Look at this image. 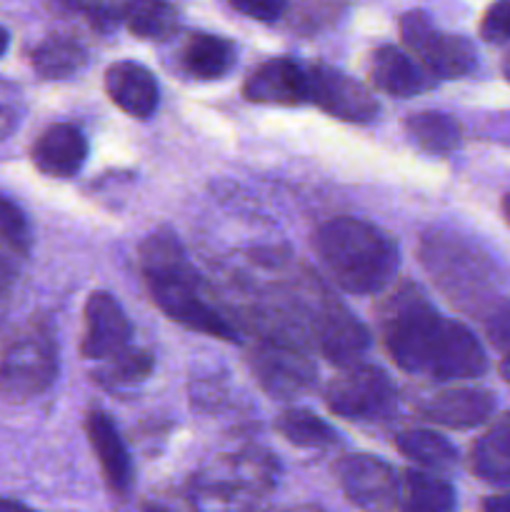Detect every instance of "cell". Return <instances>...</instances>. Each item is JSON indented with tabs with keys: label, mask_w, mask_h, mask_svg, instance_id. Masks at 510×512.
Listing matches in <instances>:
<instances>
[{
	"label": "cell",
	"mask_w": 510,
	"mask_h": 512,
	"mask_svg": "<svg viewBox=\"0 0 510 512\" xmlns=\"http://www.w3.org/2000/svg\"><path fill=\"white\" fill-rule=\"evenodd\" d=\"M85 435H88L90 448L98 458L100 473H103L108 488L118 495L128 493L130 480H133V465H130L128 448H125L123 438H120L118 428L108 418V413L98 408L90 410L85 415Z\"/></svg>",
	"instance_id": "19"
},
{
	"label": "cell",
	"mask_w": 510,
	"mask_h": 512,
	"mask_svg": "<svg viewBox=\"0 0 510 512\" xmlns=\"http://www.w3.org/2000/svg\"><path fill=\"white\" fill-rule=\"evenodd\" d=\"M380 338L400 370L460 383L488 370V358L473 330L443 318L415 285L395 290L380 308Z\"/></svg>",
	"instance_id": "1"
},
{
	"label": "cell",
	"mask_w": 510,
	"mask_h": 512,
	"mask_svg": "<svg viewBox=\"0 0 510 512\" xmlns=\"http://www.w3.org/2000/svg\"><path fill=\"white\" fill-rule=\"evenodd\" d=\"M405 130L420 150L430 155H450L460 148V125L438 110H420L405 118Z\"/></svg>",
	"instance_id": "26"
},
{
	"label": "cell",
	"mask_w": 510,
	"mask_h": 512,
	"mask_svg": "<svg viewBox=\"0 0 510 512\" xmlns=\"http://www.w3.org/2000/svg\"><path fill=\"white\" fill-rule=\"evenodd\" d=\"M143 512H173L160 503H143Z\"/></svg>",
	"instance_id": "41"
},
{
	"label": "cell",
	"mask_w": 510,
	"mask_h": 512,
	"mask_svg": "<svg viewBox=\"0 0 510 512\" xmlns=\"http://www.w3.org/2000/svg\"><path fill=\"white\" fill-rule=\"evenodd\" d=\"M230 8L260 23H275L288 13V0H230Z\"/></svg>",
	"instance_id": "34"
},
{
	"label": "cell",
	"mask_w": 510,
	"mask_h": 512,
	"mask_svg": "<svg viewBox=\"0 0 510 512\" xmlns=\"http://www.w3.org/2000/svg\"><path fill=\"white\" fill-rule=\"evenodd\" d=\"M503 75H505V80L510 83V50L505 53V58H503Z\"/></svg>",
	"instance_id": "44"
},
{
	"label": "cell",
	"mask_w": 510,
	"mask_h": 512,
	"mask_svg": "<svg viewBox=\"0 0 510 512\" xmlns=\"http://www.w3.org/2000/svg\"><path fill=\"white\" fill-rule=\"evenodd\" d=\"M315 253L338 288L350 295H375L393 283L400 255L385 230L363 218H330L315 230Z\"/></svg>",
	"instance_id": "3"
},
{
	"label": "cell",
	"mask_w": 510,
	"mask_h": 512,
	"mask_svg": "<svg viewBox=\"0 0 510 512\" xmlns=\"http://www.w3.org/2000/svg\"><path fill=\"white\" fill-rule=\"evenodd\" d=\"M400 38L408 53L433 75L435 80H453L470 75L478 65L473 43L463 35L443 33L423 10L400 15Z\"/></svg>",
	"instance_id": "6"
},
{
	"label": "cell",
	"mask_w": 510,
	"mask_h": 512,
	"mask_svg": "<svg viewBox=\"0 0 510 512\" xmlns=\"http://www.w3.org/2000/svg\"><path fill=\"white\" fill-rule=\"evenodd\" d=\"M283 512H323V510L315 508V505H300V508H290V510H283Z\"/></svg>",
	"instance_id": "43"
},
{
	"label": "cell",
	"mask_w": 510,
	"mask_h": 512,
	"mask_svg": "<svg viewBox=\"0 0 510 512\" xmlns=\"http://www.w3.org/2000/svg\"><path fill=\"white\" fill-rule=\"evenodd\" d=\"M35 168L50 178H73L88 160V140L83 130L70 123H55L45 128L35 140L33 150Z\"/></svg>",
	"instance_id": "18"
},
{
	"label": "cell",
	"mask_w": 510,
	"mask_h": 512,
	"mask_svg": "<svg viewBox=\"0 0 510 512\" xmlns=\"http://www.w3.org/2000/svg\"><path fill=\"white\" fill-rule=\"evenodd\" d=\"M500 210H503V218H505V223L510 225V193L505 195V198H503V203H500Z\"/></svg>",
	"instance_id": "42"
},
{
	"label": "cell",
	"mask_w": 510,
	"mask_h": 512,
	"mask_svg": "<svg viewBox=\"0 0 510 512\" xmlns=\"http://www.w3.org/2000/svg\"><path fill=\"white\" fill-rule=\"evenodd\" d=\"M348 5L350 0H298L293 8H288L285 20L293 33L318 35L338 25L348 13Z\"/></svg>",
	"instance_id": "29"
},
{
	"label": "cell",
	"mask_w": 510,
	"mask_h": 512,
	"mask_svg": "<svg viewBox=\"0 0 510 512\" xmlns=\"http://www.w3.org/2000/svg\"><path fill=\"white\" fill-rule=\"evenodd\" d=\"M278 483V460L258 445L218 455L195 470L185 498L193 512H255Z\"/></svg>",
	"instance_id": "4"
},
{
	"label": "cell",
	"mask_w": 510,
	"mask_h": 512,
	"mask_svg": "<svg viewBox=\"0 0 510 512\" xmlns=\"http://www.w3.org/2000/svg\"><path fill=\"white\" fill-rule=\"evenodd\" d=\"M370 80L375 88L393 98H413L435 85V78L403 48L380 45L370 55Z\"/></svg>",
	"instance_id": "17"
},
{
	"label": "cell",
	"mask_w": 510,
	"mask_h": 512,
	"mask_svg": "<svg viewBox=\"0 0 510 512\" xmlns=\"http://www.w3.org/2000/svg\"><path fill=\"white\" fill-rule=\"evenodd\" d=\"M243 98L258 105H295L310 103L308 68L293 58H270L250 70L243 83Z\"/></svg>",
	"instance_id": "14"
},
{
	"label": "cell",
	"mask_w": 510,
	"mask_h": 512,
	"mask_svg": "<svg viewBox=\"0 0 510 512\" xmlns=\"http://www.w3.org/2000/svg\"><path fill=\"white\" fill-rule=\"evenodd\" d=\"M60 3L103 33L113 30L123 20L125 0H60Z\"/></svg>",
	"instance_id": "31"
},
{
	"label": "cell",
	"mask_w": 510,
	"mask_h": 512,
	"mask_svg": "<svg viewBox=\"0 0 510 512\" xmlns=\"http://www.w3.org/2000/svg\"><path fill=\"white\" fill-rule=\"evenodd\" d=\"M493 410L495 395L490 390L470 388V385L438 390L418 403L420 418L450 430H470L475 425H483L485 420H490Z\"/></svg>",
	"instance_id": "15"
},
{
	"label": "cell",
	"mask_w": 510,
	"mask_h": 512,
	"mask_svg": "<svg viewBox=\"0 0 510 512\" xmlns=\"http://www.w3.org/2000/svg\"><path fill=\"white\" fill-rule=\"evenodd\" d=\"M308 85L310 103L345 123L365 125L375 120L380 110L375 95L360 80L350 78L348 73L333 65H308Z\"/></svg>",
	"instance_id": "12"
},
{
	"label": "cell",
	"mask_w": 510,
	"mask_h": 512,
	"mask_svg": "<svg viewBox=\"0 0 510 512\" xmlns=\"http://www.w3.org/2000/svg\"><path fill=\"white\" fill-rule=\"evenodd\" d=\"M25 113L23 90L13 80L0 78V140L8 138L20 125Z\"/></svg>",
	"instance_id": "32"
},
{
	"label": "cell",
	"mask_w": 510,
	"mask_h": 512,
	"mask_svg": "<svg viewBox=\"0 0 510 512\" xmlns=\"http://www.w3.org/2000/svg\"><path fill=\"white\" fill-rule=\"evenodd\" d=\"M140 273L155 305L173 323L220 340H240V330L218 303L208 298V288L190 265L183 245L168 230L148 235L140 245Z\"/></svg>",
	"instance_id": "2"
},
{
	"label": "cell",
	"mask_w": 510,
	"mask_h": 512,
	"mask_svg": "<svg viewBox=\"0 0 510 512\" xmlns=\"http://www.w3.org/2000/svg\"><path fill=\"white\" fill-rule=\"evenodd\" d=\"M480 38L490 45L510 43V0H495L480 20Z\"/></svg>",
	"instance_id": "33"
},
{
	"label": "cell",
	"mask_w": 510,
	"mask_h": 512,
	"mask_svg": "<svg viewBox=\"0 0 510 512\" xmlns=\"http://www.w3.org/2000/svg\"><path fill=\"white\" fill-rule=\"evenodd\" d=\"M8 45H10V33L3 28V25H0V58H3V55H5Z\"/></svg>",
	"instance_id": "39"
},
{
	"label": "cell",
	"mask_w": 510,
	"mask_h": 512,
	"mask_svg": "<svg viewBox=\"0 0 510 512\" xmlns=\"http://www.w3.org/2000/svg\"><path fill=\"white\" fill-rule=\"evenodd\" d=\"M335 478L348 503L358 510H398L400 478L385 460L373 458V455H345L335 463Z\"/></svg>",
	"instance_id": "10"
},
{
	"label": "cell",
	"mask_w": 510,
	"mask_h": 512,
	"mask_svg": "<svg viewBox=\"0 0 510 512\" xmlns=\"http://www.w3.org/2000/svg\"><path fill=\"white\" fill-rule=\"evenodd\" d=\"M470 470L490 485H510V413L488 425L470 450Z\"/></svg>",
	"instance_id": "20"
},
{
	"label": "cell",
	"mask_w": 510,
	"mask_h": 512,
	"mask_svg": "<svg viewBox=\"0 0 510 512\" xmlns=\"http://www.w3.org/2000/svg\"><path fill=\"white\" fill-rule=\"evenodd\" d=\"M13 283H15V265H13V260L5 255L3 245H0V320H3L5 310H8L10 293H13Z\"/></svg>",
	"instance_id": "36"
},
{
	"label": "cell",
	"mask_w": 510,
	"mask_h": 512,
	"mask_svg": "<svg viewBox=\"0 0 510 512\" xmlns=\"http://www.w3.org/2000/svg\"><path fill=\"white\" fill-rule=\"evenodd\" d=\"M0 512H35L28 505L18 503V500H10V498H0Z\"/></svg>",
	"instance_id": "38"
},
{
	"label": "cell",
	"mask_w": 510,
	"mask_h": 512,
	"mask_svg": "<svg viewBox=\"0 0 510 512\" xmlns=\"http://www.w3.org/2000/svg\"><path fill=\"white\" fill-rule=\"evenodd\" d=\"M153 365V355L128 345L125 350L115 353L113 358L103 360V365L93 373V380L105 390L135 388L153 373Z\"/></svg>",
	"instance_id": "28"
},
{
	"label": "cell",
	"mask_w": 510,
	"mask_h": 512,
	"mask_svg": "<svg viewBox=\"0 0 510 512\" xmlns=\"http://www.w3.org/2000/svg\"><path fill=\"white\" fill-rule=\"evenodd\" d=\"M485 335L500 353H510V300L495 305L485 318Z\"/></svg>",
	"instance_id": "35"
},
{
	"label": "cell",
	"mask_w": 510,
	"mask_h": 512,
	"mask_svg": "<svg viewBox=\"0 0 510 512\" xmlns=\"http://www.w3.org/2000/svg\"><path fill=\"white\" fill-rule=\"evenodd\" d=\"M105 93L125 115L135 120H148L160 103L158 80L135 60H120L105 70Z\"/></svg>",
	"instance_id": "16"
},
{
	"label": "cell",
	"mask_w": 510,
	"mask_h": 512,
	"mask_svg": "<svg viewBox=\"0 0 510 512\" xmlns=\"http://www.w3.org/2000/svg\"><path fill=\"white\" fill-rule=\"evenodd\" d=\"M133 325L118 300L105 290L90 293L83 310V338L80 355L85 360H108L130 345Z\"/></svg>",
	"instance_id": "13"
},
{
	"label": "cell",
	"mask_w": 510,
	"mask_h": 512,
	"mask_svg": "<svg viewBox=\"0 0 510 512\" xmlns=\"http://www.w3.org/2000/svg\"><path fill=\"white\" fill-rule=\"evenodd\" d=\"M180 65L198 80H218L235 65V45L213 33H193L180 48Z\"/></svg>",
	"instance_id": "23"
},
{
	"label": "cell",
	"mask_w": 510,
	"mask_h": 512,
	"mask_svg": "<svg viewBox=\"0 0 510 512\" xmlns=\"http://www.w3.org/2000/svg\"><path fill=\"white\" fill-rule=\"evenodd\" d=\"M58 378V343L45 318H30L8 338L0 353V395L28 403L48 393Z\"/></svg>",
	"instance_id": "5"
},
{
	"label": "cell",
	"mask_w": 510,
	"mask_h": 512,
	"mask_svg": "<svg viewBox=\"0 0 510 512\" xmlns=\"http://www.w3.org/2000/svg\"><path fill=\"white\" fill-rule=\"evenodd\" d=\"M248 363L260 388L278 400L298 398L318 380V368L308 350L278 340H258Z\"/></svg>",
	"instance_id": "9"
},
{
	"label": "cell",
	"mask_w": 510,
	"mask_h": 512,
	"mask_svg": "<svg viewBox=\"0 0 510 512\" xmlns=\"http://www.w3.org/2000/svg\"><path fill=\"white\" fill-rule=\"evenodd\" d=\"M30 65L45 80H65L88 65V50L78 38L50 33L30 50Z\"/></svg>",
	"instance_id": "22"
},
{
	"label": "cell",
	"mask_w": 510,
	"mask_h": 512,
	"mask_svg": "<svg viewBox=\"0 0 510 512\" xmlns=\"http://www.w3.org/2000/svg\"><path fill=\"white\" fill-rule=\"evenodd\" d=\"M123 23L135 38L168 40L178 33L180 15L170 0H125Z\"/></svg>",
	"instance_id": "24"
},
{
	"label": "cell",
	"mask_w": 510,
	"mask_h": 512,
	"mask_svg": "<svg viewBox=\"0 0 510 512\" xmlns=\"http://www.w3.org/2000/svg\"><path fill=\"white\" fill-rule=\"evenodd\" d=\"M275 430L280 438L288 440L295 448H330L338 443V433L305 408H290L275 418Z\"/></svg>",
	"instance_id": "27"
},
{
	"label": "cell",
	"mask_w": 510,
	"mask_h": 512,
	"mask_svg": "<svg viewBox=\"0 0 510 512\" xmlns=\"http://www.w3.org/2000/svg\"><path fill=\"white\" fill-rule=\"evenodd\" d=\"M0 245L8 253L20 255V258H25L30 253V245H33L28 218L20 210V205H15L5 195H0Z\"/></svg>",
	"instance_id": "30"
},
{
	"label": "cell",
	"mask_w": 510,
	"mask_h": 512,
	"mask_svg": "<svg viewBox=\"0 0 510 512\" xmlns=\"http://www.w3.org/2000/svg\"><path fill=\"white\" fill-rule=\"evenodd\" d=\"M453 485L438 473L428 470H403L400 473L398 512H455Z\"/></svg>",
	"instance_id": "21"
},
{
	"label": "cell",
	"mask_w": 510,
	"mask_h": 512,
	"mask_svg": "<svg viewBox=\"0 0 510 512\" xmlns=\"http://www.w3.org/2000/svg\"><path fill=\"white\" fill-rule=\"evenodd\" d=\"M420 260H423L425 270L433 275L435 283L445 293L453 295V300L473 298L493 283L485 255H480L478 250H473L455 235L440 233V230L425 235L423 245H420Z\"/></svg>",
	"instance_id": "8"
},
{
	"label": "cell",
	"mask_w": 510,
	"mask_h": 512,
	"mask_svg": "<svg viewBox=\"0 0 510 512\" xmlns=\"http://www.w3.org/2000/svg\"><path fill=\"white\" fill-rule=\"evenodd\" d=\"M323 398L330 413L338 418L370 423V420H385L395 413L398 388L383 368L358 363L353 368H343L338 378L330 380Z\"/></svg>",
	"instance_id": "7"
},
{
	"label": "cell",
	"mask_w": 510,
	"mask_h": 512,
	"mask_svg": "<svg viewBox=\"0 0 510 512\" xmlns=\"http://www.w3.org/2000/svg\"><path fill=\"white\" fill-rule=\"evenodd\" d=\"M483 512H510V490L485 498Z\"/></svg>",
	"instance_id": "37"
},
{
	"label": "cell",
	"mask_w": 510,
	"mask_h": 512,
	"mask_svg": "<svg viewBox=\"0 0 510 512\" xmlns=\"http://www.w3.org/2000/svg\"><path fill=\"white\" fill-rule=\"evenodd\" d=\"M395 448L405 458L413 460L415 465H420V470H428V473H445V470L458 465V450L435 430H400L395 435Z\"/></svg>",
	"instance_id": "25"
},
{
	"label": "cell",
	"mask_w": 510,
	"mask_h": 512,
	"mask_svg": "<svg viewBox=\"0 0 510 512\" xmlns=\"http://www.w3.org/2000/svg\"><path fill=\"white\" fill-rule=\"evenodd\" d=\"M500 375H503L505 383L510 385V353L503 355V365H500Z\"/></svg>",
	"instance_id": "40"
},
{
	"label": "cell",
	"mask_w": 510,
	"mask_h": 512,
	"mask_svg": "<svg viewBox=\"0 0 510 512\" xmlns=\"http://www.w3.org/2000/svg\"><path fill=\"white\" fill-rule=\"evenodd\" d=\"M310 343L328 363L353 368L363 363L370 350V330L340 300L328 295L313 318Z\"/></svg>",
	"instance_id": "11"
}]
</instances>
